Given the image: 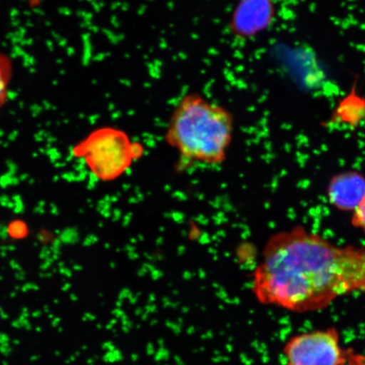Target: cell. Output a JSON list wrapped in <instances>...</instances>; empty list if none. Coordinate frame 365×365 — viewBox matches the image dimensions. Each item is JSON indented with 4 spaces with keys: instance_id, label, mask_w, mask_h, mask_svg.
Returning a JSON list of instances; mask_svg holds the SVG:
<instances>
[{
    "instance_id": "8992f818",
    "label": "cell",
    "mask_w": 365,
    "mask_h": 365,
    "mask_svg": "<svg viewBox=\"0 0 365 365\" xmlns=\"http://www.w3.org/2000/svg\"><path fill=\"white\" fill-rule=\"evenodd\" d=\"M276 16L273 0H243L237 9V31L252 36L272 25Z\"/></svg>"
},
{
    "instance_id": "ba28073f",
    "label": "cell",
    "mask_w": 365,
    "mask_h": 365,
    "mask_svg": "<svg viewBox=\"0 0 365 365\" xmlns=\"http://www.w3.org/2000/svg\"><path fill=\"white\" fill-rule=\"evenodd\" d=\"M13 70L11 58L0 50V110L8 101Z\"/></svg>"
},
{
    "instance_id": "277c9868",
    "label": "cell",
    "mask_w": 365,
    "mask_h": 365,
    "mask_svg": "<svg viewBox=\"0 0 365 365\" xmlns=\"http://www.w3.org/2000/svg\"><path fill=\"white\" fill-rule=\"evenodd\" d=\"M285 365H346L348 349H342L335 327L300 333L287 341Z\"/></svg>"
},
{
    "instance_id": "9c48e42d",
    "label": "cell",
    "mask_w": 365,
    "mask_h": 365,
    "mask_svg": "<svg viewBox=\"0 0 365 365\" xmlns=\"http://www.w3.org/2000/svg\"><path fill=\"white\" fill-rule=\"evenodd\" d=\"M352 225L354 227L365 232V195L361 202L352 212Z\"/></svg>"
},
{
    "instance_id": "7a4b0ae2",
    "label": "cell",
    "mask_w": 365,
    "mask_h": 365,
    "mask_svg": "<svg viewBox=\"0 0 365 365\" xmlns=\"http://www.w3.org/2000/svg\"><path fill=\"white\" fill-rule=\"evenodd\" d=\"M234 132V116L227 108L191 93L173 108L165 140L186 161L217 166L225 161Z\"/></svg>"
},
{
    "instance_id": "6da1fadb",
    "label": "cell",
    "mask_w": 365,
    "mask_h": 365,
    "mask_svg": "<svg viewBox=\"0 0 365 365\" xmlns=\"http://www.w3.org/2000/svg\"><path fill=\"white\" fill-rule=\"evenodd\" d=\"M252 291L263 304L319 312L341 297L365 294V247L335 245L302 226L277 232L264 245Z\"/></svg>"
},
{
    "instance_id": "52a82bcc",
    "label": "cell",
    "mask_w": 365,
    "mask_h": 365,
    "mask_svg": "<svg viewBox=\"0 0 365 365\" xmlns=\"http://www.w3.org/2000/svg\"><path fill=\"white\" fill-rule=\"evenodd\" d=\"M355 81L352 89L342 98L332 114V121L350 127H357L365 120V97L358 93Z\"/></svg>"
},
{
    "instance_id": "3957f363",
    "label": "cell",
    "mask_w": 365,
    "mask_h": 365,
    "mask_svg": "<svg viewBox=\"0 0 365 365\" xmlns=\"http://www.w3.org/2000/svg\"><path fill=\"white\" fill-rule=\"evenodd\" d=\"M138 150L125 132L103 127L76 144L73 155L81 159L97 179L112 181L129 170Z\"/></svg>"
},
{
    "instance_id": "30bf717a",
    "label": "cell",
    "mask_w": 365,
    "mask_h": 365,
    "mask_svg": "<svg viewBox=\"0 0 365 365\" xmlns=\"http://www.w3.org/2000/svg\"><path fill=\"white\" fill-rule=\"evenodd\" d=\"M346 365H365V355L355 353L349 349Z\"/></svg>"
},
{
    "instance_id": "5b68a950",
    "label": "cell",
    "mask_w": 365,
    "mask_h": 365,
    "mask_svg": "<svg viewBox=\"0 0 365 365\" xmlns=\"http://www.w3.org/2000/svg\"><path fill=\"white\" fill-rule=\"evenodd\" d=\"M365 195V177L358 171H346L331 178L327 198L332 207L353 212Z\"/></svg>"
}]
</instances>
